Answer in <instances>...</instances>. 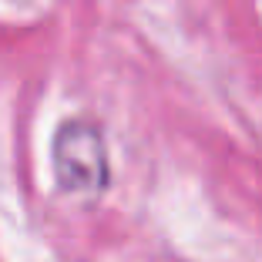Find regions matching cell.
Listing matches in <instances>:
<instances>
[{
	"label": "cell",
	"instance_id": "obj_1",
	"mask_svg": "<svg viewBox=\"0 0 262 262\" xmlns=\"http://www.w3.org/2000/svg\"><path fill=\"white\" fill-rule=\"evenodd\" d=\"M51 165L57 188L74 199H94L108 185V148L91 121L74 118L54 131Z\"/></svg>",
	"mask_w": 262,
	"mask_h": 262
}]
</instances>
